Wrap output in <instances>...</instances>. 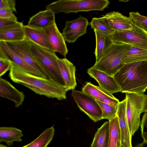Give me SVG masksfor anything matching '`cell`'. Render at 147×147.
Returning <instances> with one entry per match:
<instances>
[{
    "label": "cell",
    "mask_w": 147,
    "mask_h": 147,
    "mask_svg": "<svg viewBox=\"0 0 147 147\" xmlns=\"http://www.w3.org/2000/svg\"><path fill=\"white\" fill-rule=\"evenodd\" d=\"M9 76L13 82L27 87L37 94L59 100L66 98L67 92L64 87L53 80L32 75L11 63Z\"/></svg>",
    "instance_id": "1"
},
{
    "label": "cell",
    "mask_w": 147,
    "mask_h": 147,
    "mask_svg": "<svg viewBox=\"0 0 147 147\" xmlns=\"http://www.w3.org/2000/svg\"><path fill=\"white\" fill-rule=\"evenodd\" d=\"M113 77L121 92L144 94L147 89V60L125 64Z\"/></svg>",
    "instance_id": "2"
},
{
    "label": "cell",
    "mask_w": 147,
    "mask_h": 147,
    "mask_svg": "<svg viewBox=\"0 0 147 147\" xmlns=\"http://www.w3.org/2000/svg\"><path fill=\"white\" fill-rule=\"evenodd\" d=\"M30 41L32 55L42 68L47 79L53 80L65 87V83L58 63L59 58L55 52Z\"/></svg>",
    "instance_id": "3"
},
{
    "label": "cell",
    "mask_w": 147,
    "mask_h": 147,
    "mask_svg": "<svg viewBox=\"0 0 147 147\" xmlns=\"http://www.w3.org/2000/svg\"><path fill=\"white\" fill-rule=\"evenodd\" d=\"M131 46L113 43L92 67L113 76L125 64L124 58Z\"/></svg>",
    "instance_id": "4"
},
{
    "label": "cell",
    "mask_w": 147,
    "mask_h": 147,
    "mask_svg": "<svg viewBox=\"0 0 147 147\" xmlns=\"http://www.w3.org/2000/svg\"><path fill=\"white\" fill-rule=\"evenodd\" d=\"M110 4L107 0H59L48 4L45 8L55 14L59 13H76L80 11H102Z\"/></svg>",
    "instance_id": "5"
},
{
    "label": "cell",
    "mask_w": 147,
    "mask_h": 147,
    "mask_svg": "<svg viewBox=\"0 0 147 147\" xmlns=\"http://www.w3.org/2000/svg\"><path fill=\"white\" fill-rule=\"evenodd\" d=\"M125 94L126 117L130 133L132 136L140 125V115L142 113L147 95L131 92Z\"/></svg>",
    "instance_id": "6"
},
{
    "label": "cell",
    "mask_w": 147,
    "mask_h": 147,
    "mask_svg": "<svg viewBox=\"0 0 147 147\" xmlns=\"http://www.w3.org/2000/svg\"><path fill=\"white\" fill-rule=\"evenodd\" d=\"M112 37L113 43L127 44L147 50V34L134 25L130 29L114 31Z\"/></svg>",
    "instance_id": "7"
},
{
    "label": "cell",
    "mask_w": 147,
    "mask_h": 147,
    "mask_svg": "<svg viewBox=\"0 0 147 147\" xmlns=\"http://www.w3.org/2000/svg\"><path fill=\"white\" fill-rule=\"evenodd\" d=\"M71 95L80 110L95 122L102 119L101 108L96 99L82 91L72 90Z\"/></svg>",
    "instance_id": "8"
},
{
    "label": "cell",
    "mask_w": 147,
    "mask_h": 147,
    "mask_svg": "<svg viewBox=\"0 0 147 147\" xmlns=\"http://www.w3.org/2000/svg\"><path fill=\"white\" fill-rule=\"evenodd\" d=\"M88 24V20L81 15L74 20H66L62 33L65 41L69 43L76 42L79 37L86 34Z\"/></svg>",
    "instance_id": "9"
},
{
    "label": "cell",
    "mask_w": 147,
    "mask_h": 147,
    "mask_svg": "<svg viewBox=\"0 0 147 147\" xmlns=\"http://www.w3.org/2000/svg\"><path fill=\"white\" fill-rule=\"evenodd\" d=\"M6 43L13 51L27 63L37 69L45 75L48 79L42 68L32 55L31 50V44L29 40L25 38L20 41L8 42Z\"/></svg>",
    "instance_id": "10"
},
{
    "label": "cell",
    "mask_w": 147,
    "mask_h": 147,
    "mask_svg": "<svg viewBox=\"0 0 147 147\" xmlns=\"http://www.w3.org/2000/svg\"><path fill=\"white\" fill-rule=\"evenodd\" d=\"M0 57L7 59L27 72L35 76L47 79L46 76L26 63L13 51L6 42L0 41Z\"/></svg>",
    "instance_id": "11"
},
{
    "label": "cell",
    "mask_w": 147,
    "mask_h": 147,
    "mask_svg": "<svg viewBox=\"0 0 147 147\" xmlns=\"http://www.w3.org/2000/svg\"><path fill=\"white\" fill-rule=\"evenodd\" d=\"M42 30L47 35L54 51L66 58L68 50L65 41L58 29L56 22Z\"/></svg>",
    "instance_id": "12"
},
{
    "label": "cell",
    "mask_w": 147,
    "mask_h": 147,
    "mask_svg": "<svg viewBox=\"0 0 147 147\" xmlns=\"http://www.w3.org/2000/svg\"><path fill=\"white\" fill-rule=\"evenodd\" d=\"M90 76L95 79L99 86L112 94L121 92V88L113 76L91 67L87 71Z\"/></svg>",
    "instance_id": "13"
},
{
    "label": "cell",
    "mask_w": 147,
    "mask_h": 147,
    "mask_svg": "<svg viewBox=\"0 0 147 147\" xmlns=\"http://www.w3.org/2000/svg\"><path fill=\"white\" fill-rule=\"evenodd\" d=\"M105 22L114 31L131 29L134 24L129 17L117 11L109 12L102 17Z\"/></svg>",
    "instance_id": "14"
},
{
    "label": "cell",
    "mask_w": 147,
    "mask_h": 147,
    "mask_svg": "<svg viewBox=\"0 0 147 147\" xmlns=\"http://www.w3.org/2000/svg\"><path fill=\"white\" fill-rule=\"evenodd\" d=\"M82 91L91 96L96 100L117 107L119 100L112 94L99 86H95L90 82H87L83 87Z\"/></svg>",
    "instance_id": "15"
},
{
    "label": "cell",
    "mask_w": 147,
    "mask_h": 147,
    "mask_svg": "<svg viewBox=\"0 0 147 147\" xmlns=\"http://www.w3.org/2000/svg\"><path fill=\"white\" fill-rule=\"evenodd\" d=\"M126 99L120 102L117 108V116L121 134V144L125 147H132L131 137L127 121L126 109Z\"/></svg>",
    "instance_id": "16"
},
{
    "label": "cell",
    "mask_w": 147,
    "mask_h": 147,
    "mask_svg": "<svg viewBox=\"0 0 147 147\" xmlns=\"http://www.w3.org/2000/svg\"><path fill=\"white\" fill-rule=\"evenodd\" d=\"M0 96L13 102L16 108L23 104L25 95L24 93L16 88L8 81L0 78Z\"/></svg>",
    "instance_id": "17"
},
{
    "label": "cell",
    "mask_w": 147,
    "mask_h": 147,
    "mask_svg": "<svg viewBox=\"0 0 147 147\" xmlns=\"http://www.w3.org/2000/svg\"><path fill=\"white\" fill-rule=\"evenodd\" d=\"M58 62L65 83V88L66 91L74 90L77 86L75 77L76 66L66 58H59Z\"/></svg>",
    "instance_id": "18"
},
{
    "label": "cell",
    "mask_w": 147,
    "mask_h": 147,
    "mask_svg": "<svg viewBox=\"0 0 147 147\" xmlns=\"http://www.w3.org/2000/svg\"><path fill=\"white\" fill-rule=\"evenodd\" d=\"M25 38L24 25L22 22L18 21L13 25L0 29V41L17 42Z\"/></svg>",
    "instance_id": "19"
},
{
    "label": "cell",
    "mask_w": 147,
    "mask_h": 147,
    "mask_svg": "<svg viewBox=\"0 0 147 147\" xmlns=\"http://www.w3.org/2000/svg\"><path fill=\"white\" fill-rule=\"evenodd\" d=\"M55 22V14L51 10L41 11L31 17L27 25L31 28L42 29Z\"/></svg>",
    "instance_id": "20"
},
{
    "label": "cell",
    "mask_w": 147,
    "mask_h": 147,
    "mask_svg": "<svg viewBox=\"0 0 147 147\" xmlns=\"http://www.w3.org/2000/svg\"><path fill=\"white\" fill-rule=\"evenodd\" d=\"M24 31L26 38L40 47L54 51L42 29L31 28L26 25Z\"/></svg>",
    "instance_id": "21"
},
{
    "label": "cell",
    "mask_w": 147,
    "mask_h": 147,
    "mask_svg": "<svg viewBox=\"0 0 147 147\" xmlns=\"http://www.w3.org/2000/svg\"><path fill=\"white\" fill-rule=\"evenodd\" d=\"M94 31L96 40V46L94 53L96 62L113 42L112 35H107L97 30Z\"/></svg>",
    "instance_id": "22"
},
{
    "label": "cell",
    "mask_w": 147,
    "mask_h": 147,
    "mask_svg": "<svg viewBox=\"0 0 147 147\" xmlns=\"http://www.w3.org/2000/svg\"><path fill=\"white\" fill-rule=\"evenodd\" d=\"M23 136L22 131L17 128L13 127H0V142H4L9 146H11L14 142H21Z\"/></svg>",
    "instance_id": "23"
},
{
    "label": "cell",
    "mask_w": 147,
    "mask_h": 147,
    "mask_svg": "<svg viewBox=\"0 0 147 147\" xmlns=\"http://www.w3.org/2000/svg\"><path fill=\"white\" fill-rule=\"evenodd\" d=\"M110 122H105L97 130L91 147H108L109 136Z\"/></svg>",
    "instance_id": "24"
},
{
    "label": "cell",
    "mask_w": 147,
    "mask_h": 147,
    "mask_svg": "<svg viewBox=\"0 0 147 147\" xmlns=\"http://www.w3.org/2000/svg\"><path fill=\"white\" fill-rule=\"evenodd\" d=\"M109 136L108 147H117L121 144V134L117 115L109 121Z\"/></svg>",
    "instance_id": "25"
},
{
    "label": "cell",
    "mask_w": 147,
    "mask_h": 147,
    "mask_svg": "<svg viewBox=\"0 0 147 147\" xmlns=\"http://www.w3.org/2000/svg\"><path fill=\"white\" fill-rule=\"evenodd\" d=\"M53 126L46 129L36 139L30 143V147H47L55 134Z\"/></svg>",
    "instance_id": "26"
},
{
    "label": "cell",
    "mask_w": 147,
    "mask_h": 147,
    "mask_svg": "<svg viewBox=\"0 0 147 147\" xmlns=\"http://www.w3.org/2000/svg\"><path fill=\"white\" fill-rule=\"evenodd\" d=\"M147 60V50L131 46L124 58L125 64Z\"/></svg>",
    "instance_id": "27"
},
{
    "label": "cell",
    "mask_w": 147,
    "mask_h": 147,
    "mask_svg": "<svg viewBox=\"0 0 147 147\" xmlns=\"http://www.w3.org/2000/svg\"><path fill=\"white\" fill-rule=\"evenodd\" d=\"M89 24L94 30H97L107 35H112L114 31L105 22L102 17L93 18Z\"/></svg>",
    "instance_id": "28"
},
{
    "label": "cell",
    "mask_w": 147,
    "mask_h": 147,
    "mask_svg": "<svg viewBox=\"0 0 147 147\" xmlns=\"http://www.w3.org/2000/svg\"><path fill=\"white\" fill-rule=\"evenodd\" d=\"M100 106L102 111V119L109 121L117 115V107L96 100Z\"/></svg>",
    "instance_id": "29"
},
{
    "label": "cell",
    "mask_w": 147,
    "mask_h": 147,
    "mask_svg": "<svg viewBox=\"0 0 147 147\" xmlns=\"http://www.w3.org/2000/svg\"><path fill=\"white\" fill-rule=\"evenodd\" d=\"M129 17L133 24L147 34V17L138 12H130Z\"/></svg>",
    "instance_id": "30"
},
{
    "label": "cell",
    "mask_w": 147,
    "mask_h": 147,
    "mask_svg": "<svg viewBox=\"0 0 147 147\" xmlns=\"http://www.w3.org/2000/svg\"><path fill=\"white\" fill-rule=\"evenodd\" d=\"M141 136L143 142L147 144V112L144 114L140 124Z\"/></svg>",
    "instance_id": "31"
},
{
    "label": "cell",
    "mask_w": 147,
    "mask_h": 147,
    "mask_svg": "<svg viewBox=\"0 0 147 147\" xmlns=\"http://www.w3.org/2000/svg\"><path fill=\"white\" fill-rule=\"evenodd\" d=\"M15 0H0V9H6L17 12Z\"/></svg>",
    "instance_id": "32"
},
{
    "label": "cell",
    "mask_w": 147,
    "mask_h": 147,
    "mask_svg": "<svg viewBox=\"0 0 147 147\" xmlns=\"http://www.w3.org/2000/svg\"><path fill=\"white\" fill-rule=\"evenodd\" d=\"M11 62L9 60L0 57V76L4 75L7 71L9 70Z\"/></svg>",
    "instance_id": "33"
},
{
    "label": "cell",
    "mask_w": 147,
    "mask_h": 147,
    "mask_svg": "<svg viewBox=\"0 0 147 147\" xmlns=\"http://www.w3.org/2000/svg\"><path fill=\"white\" fill-rule=\"evenodd\" d=\"M18 22L17 18L15 15L9 18H0V29L11 26Z\"/></svg>",
    "instance_id": "34"
},
{
    "label": "cell",
    "mask_w": 147,
    "mask_h": 147,
    "mask_svg": "<svg viewBox=\"0 0 147 147\" xmlns=\"http://www.w3.org/2000/svg\"><path fill=\"white\" fill-rule=\"evenodd\" d=\"M13 11L6 9H0V18H11L15 15Z\"/></svg>",
    "instance_id": "35"
},
{
    "label": "cell",
    "mask_w": 147,
    "mask_h": 147,
    "mask_svg": "<svg viewBox=\"0 0 147 147\" xmlns=\"http://www.w3.org/2000/svg\"><path fill=\"white\" fill-rule=\"evenodd\" d=\"M147 112V97L144 101V108L142 111V112Z\"/></svg>",
    "instance_id": "36"
},
{
    "label": "cell",
    "mask_w": 147,
    "mask_h": 147,
    "mask_svg": "<svg viewBox=\"0 0 147 147\" xmlns=\"http://www.w3.org/2000/svg\"><path fill=\"white\" fill-rule=\"evenodd\" d=\"M144 143L142 142L140 144H138L134 147H143Z\"/></svg>",
    "instance_id": "37"
},
{
    "label": "cell",
    "mask_w": 147,
    "mask_h": 147,
    "mask_svg": "<svg viewBox=\"0 0 147 147\" xmlns=\"http://www.w3.org/2000/svg\"><path fill=\"white\" fill-rule=\"evenodd\" d=\"M117 147H125L124 146H123L122 145V144H119Z\"/></svg>",
    "instance_id": "38"
},
{
    "label": "cell",
    "mask_w": 147,
    "mask_h": 147,
    "mask_svg": "<svg viewBox=\"0 0 147 147\" xmlns=\"http://www.w3.org/2000/svg\"><path fill=\"white\" fill-rule=\"evenodd\" d=\"M30 143H29L26 145H25L22 147H30Z\"/></svg>",
    "instance_id": "39"
},
{
    "label": "cell",
    "mask_w": 147,
    "mask_h": 147,
    "mask_svg": "<svg viewBox=\"0 0 147 147\" xmlns=\"http://www.w3.org/2000/svg\"><path fill=\"white\" fill-rule=\"evenodd\" d=\"M0 147H7L3 144H0Z\"/></svg>",
    "instance_id": "40"
}]
</instances>
